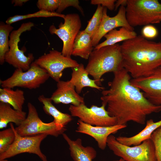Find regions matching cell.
<instances>
[{"mask_svg": "<svg viewBox=\"0 0 161 161\" xmlns=\"http://www.w3.org/2000/svg\"><path fill=\"white\" fill-rule=\"evenodd\" d=\"M113 73L109 88L102 91L100 100L107 106L109 115L116 119L117 125H127L130 121L144 125L148 115L161 111V106L152 104L131 84L130 75L124 68Z\"/></svg>", "mask_w": 161, "mask_h": 161, "instance_id": "obj_1", "label": "cell"}, {"mask_svg": "<svg viewBox=\"0 0 161 161\" xmlns=\"http://www.w3.org/2000/svg\"><path fill=\"white\" fill-rule=\"evenodd\" d=\"M120 47L123 67L133 78L148 75L161 66V42L141 35L123 41Z\"/></svg>", "mask_w": 161, "mask_h": 161, "instance_id": "obj_2", "label": "cell"}, {"mask_svg": "<svg viewBox=\"0 0 161 161\" xmlns=\"http://www.w3.org/2000/svg\"><path fill=\"white\" fill-rule=\"evenodd\" d=\"M123 66L120 45L118 44L94 49L85 67L89 75L101 86L102 76L108 72L116 71Z\"/></svg>", "mask_w": 161, "mask_h": 161, "instance_id": "obj_3", "label": "cell"}, {"mask_svg": "<svg viewBox=\"0 0 161 161\" xmlns=\"http://www.w3.org/2000/svg\"><path fill=\"white\" fill-rule=\"evenodd\" d=\"M126 17L132 27L159 23L161 3L157 0H127Z\"/></svg>", "mask_w": 161, "mask_h": 161, "instance_id": "obj_4", "label": "cell"}, {"mask_svg": "<svg viewBox=\"0 0 161 161\" xmlns=\"http://www.w3.org/2000/svg\"><path fill=\"white\" fill-rule=\"evenodd\" d=\"M107 145L115 155L126 161H156L154 145L151 139L131 146L120 143L111 134L108 138Z\"/></svg>", "mask_w": 161, "mask_h": 161, "instance_id": "obj_5", "label": "cell"}, {"mask_svg": "<svg viewBox=\"0 0 161 161\" xmlns=\"http://www.w3.org/2000/svg\"><path fill=\"white\" fill-rule=\"evenodd\" d=\"M49 77L45 69L33 62L27 70L24 72L21 69H16L10 77L0 80V84L2 88L12 89L18 87L34 89L39 87Z\"/></svg>", "mask_w": 161, "mask_h": 161, "instance_id": "obj_6", "label": "cell"}, {"mask_svg": "<svg viewBox=\"0 0 161 161\" xmlns=\"http://www.w3.org/2000/svg\"><path fill=\"white\" fill-rule=\"evenodd\" d=\"M28 114L25 120L15 128L16 132L23 137L46 134L56 137L62 134L66 129H60L53 121L45 123L39 117L35 107L31 103L27 104Z\"/></svg>", "mask_w": 161, "mask_h": 161, "instance_id": "obj_7", "label": "cell"}, {"mask_svg": "<svg viewBox=\"0 0 161 161\" xmlns=\"http://www.w3.org/2000/svg\"><path fill=\"white\" fill-rule=\"evenodd\" d=\"M34 26L30 22L23 23L17 30H13L10 33L9 37L10 49L5 57V61L16 69H21L24 71L27 70L34 59L32 53L27 56L24 54L25 51L19 48L18 44L20 37L22 33L30 30Z\"/></svg>", "mask_w": 161, "mask_h": 161, "instance_id": "obj_8", "label": "cell"}, {"mask_svg": "<svg viewBox=\"0 0 161 161\" xmlns=\"http://www.w3.org/2000/svg\"><path fill=\"white\" fill-rule=\"evenodd\" d=\"M106 106L102 103L100 106L92 105L89 108L84 103L78 106L71 105L68 109L72 117H77L91 125L111 126L117 125L116 119L109 115L105 109Z\"/></svg>", "mask_w": 161, "mask_h": 161, "instance_id": "obj_9", "label": "cell"}, {"mask_svg": "<svg viewBox=\"0 0 161 161\" xmlns=\"http://www.w3.org/2000/svg\"><path fill=\"white\" fill-rule=\"evenodd\" d=\"M64 19V23L61 22L58 28L52 25L49 30L51 34L57 35L62 41V54L64 56L71 57L74 42L80 31L81 22L79 15L76 13L65 15Z\"/></svg>", "mask_w": 161, "mask_h": 161, "instance_id": "obj_10", "label": "cell"}, {"mask_svg": "<svg viewBox=\"0 0 161 161\" xmlns=\"http://www.w3.org/2000/svg\"><path fill=\"white\" fill-rule=\"evenodd\" d=\"M10 126L14 131L15 140L6 151L0 154V160L27 153L36 155L42 161H47V157L42 152L40 147L41 142L47 137V135L43 134L23 137L16 132L13 123H10Z\"/></svg>", "mask_w": 161, "mask_h": 161, "instance_id": "obj_11", "label": "cell"}, {"mask_svg": "<svg viewBox=\"0 0 161 161\" xmlns=\"http://www.w3.org/2000/svg\"><path fill=\"white\" fill-rule=\"evenodd\" d=\"M34 62L45 69L50 77L57 82L60 80L65 69L75 67L79 65L71 57L64 56L61 52L55 50L41 56Z\"/></svg>", "mask_w": 161, "mask_h": 161, "instance_id": "obj_12", "label": "cell"}, {"mask_svg": "<svg viewBox=\"0 0 161 161\" xmlns=\"http://www.w3.org/2000/svg\"><path fill=\"white\" fill-rule=\"evenodd\" d=\"M132 85L139 89L151 103L161 106V66L146 76L133 78Z\"/></svg>", "mask_w": 161, "mask_h": 161, "instance_id": "obj_13", "label": "cell"}, {"mask_svg": "<svg viewBox=\"0 0 161 161\" xmlns=\"http://www.w3.org/2000/svg\"><path fill=\"white\" fill-rule=\"evenodd\" d=\"M118 27H124L134 31V28L129 24L126 17V7L120 6L117 14L110 17L107 14V8L104 7L102 21L99 30L92 39V44L95 47L101 39L108 32Z\"/></svg>", "mask_w": 161, "mask_h": 161, "instance_id": "obj_14", "label": "cell"}, {"mask_svg": "<svg viewBox=\"0 0 161 161\" xmlns=\"http://www.w3.org/2000/svg\"><path fill=\"white\" fill-rule=\"evenodd\" d=\"M78 126L75 131L89 135L97 142L98 147L102 150L106 148L108 137L112 134L124 129L127 125H116L111 126H99L91 125L78 120Z\"/></svg>", "mask_w": 161, "mask_h": 161, "instance_id": "obj_15", "label": "cell"}, {"mask_svg": "<svg viewBox=\"0 0 161 161\" xmlns=\"http://www.w3.org/2000/svg\"><path fill=\"white\" fill-rule=\"evenodd\" d=\"M57 89L50 97L55 103L78 106L85 103L84 98L76 92L75 86L69 80H60L57 82Z\"/></svg>", "mask_w": 161, "mask_h": 161, "instance_id": "obj_16", "label": "cell"}, {"mask_svg": "<svg viewBox=\"0 0 161 161\" xmlns=\"http://www.w3.org/2000/svg\"><path fill=\"white\" fill-rule=\"evenodd\" d=\"M69 146L70 156L74 161H92L96 157L97 152L92 147L84 146L81 139L72 140L66 134H62Z\"/></svg>", "mask_w": 161, "mask_h": 161, "instance_id": "obj_17", "label": "cell"}, {"mask_svg": "<svg viewBox=\"0 0 161 161\" xmlns=\"http://www.w3.org/2000/svg\"><path fill=\"white\" fill-rule=\"evenodd\" d=\"M72 72L69 81L75 86L77 92L79 94L83 89L86 87L102 90L105 88L98 85L95 80L90 79L83 64L82 63L76 67L71 68Z\"/></svg>", "mask_w": 161, "mask_h": 161, "instance_id": "obj_18", "label": "cell"}, {"mask_svg": "<svg viewBox=\"0 0 161 161\" xmlns=\"http://www.w3.org/2000/svg\"><path fill=\"white\" fill-rule=\"evenodd\" d=\"M161 126V120L154 122L151 119L146 121L145 128L136 135L131 137L119 136L116 139L119 143L126 145H137L146 140L150 139L152 133Z\"/></svg>", "mask_w": 161, "mask_h": 161, "instance_id": "obj_19", "label": "cell"}, {"mask_svg": "<svg viewBox=\"0 0 161 161\" xmlns=\"http://www.w3.org/2000/svg\"><path fill=\"white\" fill-rule=\"evenodd\" d=\"M38 99L43 104L44 112L53 117V121L57 126L60 129H66V126L72 120L71 115L58 110L52 104L50 97H46L42 95L38 97Z\"/></svg>", "mask_w": 161, "mask_h": 161, "instance_id": "obj_20", "label": "cell"}, {"mask_svg": "<svg viewBox=\"0 0 161 161\" xmlns=\"http://www.w3.org/2000/svg\"><path fill=\"white\" fill-rule=\"evenodd\" d=\"M7 103L0 102V129L6 127L9 123H13L17 126L26 118V112L12 108Z\"/></svg>", "mask_w": 161, "mask_h": 161, "instance_id": "obj_21", "label": "cell"}, {"mask_svg": "<svg viewBox=\"0 0 161 161\" xmlns=\"http://www.w3.org/2000/svg\"><path fill=\"white\" fill-rule=\"evenodd\" d=\"M92 39L84 30L80 31L74 41L72 55L86 60L88 59L94 50Z\"/></svg>", "mask_w": 161, "mask_h": 161, "instance_id": "obj_22", "label": "cell"}, {"mask_svg": "<svg viewBox=\"0 0 161 161\" xmlns=\"http://www.w3.org/2000/svg\"><path fill=\"white\" fill-rule=\"evenodd\" d=\"M25 101L24 92L20 89L14 90L9 88L0 89V102L9 104L15 109L22 110Z\"/></svg>", "mask_w": 161, "mask_h": 161, "instance_id": "obj_23", "label": "cell"}, {"mask_svg": "<svg viewBox=\"0 0 161 161\" xmlns=\"http://www.w3.org/2000/svg\"><path fill=\"white\" fill-rule=\"evenodd\" d=\"M137 36L135 32L130 30L124 27H121L118 30L115 29L106 34L104 36L106 40L98 44L94 49L113 45L119 42L134 38Z\"/></svg>", "mask_w": 161, "mask_h": 161, "instance_id": "obj_24", "label": "cell"}, {"mask_svg": "<svg viewBox=\"0 0 161 161\" xmlns=\"http://www.w3.org/2000/svg\"><path fill=\"white\" fill-rule=\"evenodd\" d=\"M13 27L11 24H5L1 22L0 23V64L2 65L5 62L6 54L9 50L8 37Z\"/></svg>", "mask_w": 161, "mask_h": 161, "instance_id": "obj_25", "label": "cell"}, {"mask_svg": "<svg viewBox=\"0 0 161 161\" xmlns=\"http://www.w3.org/2000/svg\"><path fill=\"white\" fill-rule=\"evenodd\" d=\"M65 15L59 14L56 12H50L44 10H40L36 12L25 15H16L8 18L6 21V24H11L18 21L27 18L35 17H58L63 19Z\"/></svg>", "mask_w": 161, "mask_h": 161, "instance_id": "obj_26", "label": "cell"}, {"mask_svg": "<svg viewBox=\"0 0 161 161\" xmlns=\"http://www.w3.org/2000/svg\"><path fill=\"white\" fill-rule=\"evenodd\" d=\"M104 7L98 5L95 12L84 30L92 38L94 37L100 26L103 18Z\"/></svg>", "mask_w": 161, "mask_h": 161, "instance_id": "obj_27", "label": "cell"}, {"mask_svg": "<svg viewBox=\"0 0 161 161\" xmlns=\"http://www.w3.org/2000/svg\"><path fill=\"white\" fill-rule=\"evenodd\" d=\"M15 138L14 131L11 126L0 131V154L8 149L14 142Z\"/></svg>", "mask_w": 161, "mask_h": 161, "instance_id": "obj_28", "label": "cell"}, {"mask_svg": "<svg viewBox=\"0 0 161 161\" xmlns=\"http://www.w3.org/2000/svg\"><path fill=\"white\" fill-rule=\"evenodd\" d=\"M151 139L154 145L156 161H161V126L152 133Z\"/></svg>", "mask_w": 161, "mask_h": 161, "instance_id": "obj_29", "label": "cell"}, {"mask_svg": "<svg viewBox=\"0 0 161 161\" xmlns=\"http://www.w3.org/2000/svg\"><path fill=\"white\" fill-rule=\"evenodd\" d=\"M59 5V0H38L37 3L40 10L50 12L57 10Z\"/></svg>", "mask_w": 161, "mask_h": 161, "instance_id": "obj_30", "label": "cell"}, {"mask_svg": "<svg viewBox=\"0 0 161 161\" xmlns=\"http://www.w3.org/2000/svg\"><path fill=\"white\" fill-rule=\"evenodd\" d=\"M71 6L75 8L82 15H84L83 10L80 6L79 2L78 0H59V5L56 12L61 14L66 8Z\"/></svg>", "mask_w": 161, "mask_h": 161, "instance_id": "obj_31", "label": "cell"}, {"mask_svg": "<svg viewBox=\"0 0 161 161\" xmlns=\"http://www.w3.org/2000/svg\"><path fill=\"white\" fill-rule=\"evenodd\" d=\"M142 35L146 38L152 39L156 37L158 35L157 28L151 25H147L143 27L141 31Z\"/></svg>", "mask_w": 161, "mask_h": 161, "instance_id": "obj_32", "label": "cell"}, {"mask_svg": "<svg viewBox=\"0 0 161 161\" xmlns=\"http://www.w3.org/2000/svg\"><path fill=\"white\" fill-rule=\"evenodd\" d=\"M116 0H92L90 3L92 5H100L110 10L115 9Z\"/></svg>", "mask_w": 161, "mask_h": 161, "instance_id": "obj_33", "label": "cell"}, {"mask_svg": "<svg viewBox=\"0 0 161 161\" xmlns=\"http://www.w3.org/2000/svg\"><path fill=\"white\" fill-rule=\"evenodd\" d=\"M127 0H117L115 4V9L117 10L120 6H126Z\"/></svg>", "mask_w": 161, "mask_h": 161, "instance_id": "obj_34", "label": "cell"}, {"mask_svg": "<svg viewBox=\"0 0 161 161\" xmlns=\"http://www.w3.org/2000/svg\"><path fill=\"white\" fill-rule=\"evenodd\" d=\"M28 0H13L12 1V3L14 4V6H22L24 4L28 1Z\"/></svg>", "mask_w": 161, "mask_h": 161, "instance_id": "obj_35", "label": "cell"}, {"mask_svg": "<svg viewBox=\"0 0 161 161\" xmlns=\"http://www.w3.org/2000/svg\"><path fill=\"white\" fill-rule=\"evenodd\" d=\"M158 21L159 23H160V22H161V14L160 16L158 18Z\"/></svg>", "mask_w": 161, "mask_h": 161, "instance_id": "obj_36", "label": "cell"}, {"mask_svg": "<svg viewBox=\"0 0 161 161\" xmlns=\"http://www.w3.org/2000/svg\"><path fill=\"white\" fill-rule=\"evenodd\" d=\"M113 161H126L123 159L120 158L119 160H114Z\"/></svg>", "mask_w": 161, "mask_h": 161, "instance_id": "obj_37", "label": "cell"}, {"mask_svg": "<svg viewBox=\"0 0 161 161\" xmlns=\"http://www.w3.org/2000/svg\"><path fill=\"white\" fill-rule=\"evenodd\" d=\"M0 161H8L7 160V159H4L1 160H0Z\"/></svg>", "mask_w": 161, "mask_h": 161, "instance_id": "obj_38", "label": "cell"}]
</instances>
